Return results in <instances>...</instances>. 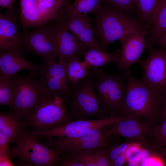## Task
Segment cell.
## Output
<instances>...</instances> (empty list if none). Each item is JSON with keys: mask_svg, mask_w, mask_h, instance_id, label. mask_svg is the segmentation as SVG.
Returning <instances> with one entry per match:
<instances>
[{"mask_svg": "<svg viewBox=\"0 0 166 166\" xmlns=\"http://www.w3.org/2000/svg\"><path fill=\"white\" fill-rule=\"evenodd\" d=\"M57 166H83L74 156L64 153L61 155L57 162Z\"/></svg>", "mask_w": 166, "mask_h": 166, "instance_id": "cell-33", "label": "cell"}, {"mask_svg": "<svg viewBox=\"0 0 166 166\" xmlns=\"http://www.w3.org/2000/svg\"><path fill=\"white\" fill-rule=\"evenodd\" d=\"M164 160L160 156H151L144 160L141 162V165L148 166H162L165 165Z\"/></svg>", "mask_w": 166, "mask_h": 166, "instance_id": "cell-35", "label": "cell"}, {"mask_svg": "<svg viewBox=\"0 0 166 166\" xmlns=\"http://www.w3.org/2000/svg\"><path fill=\"white\" fill-rule=\"evenodd\" d=\"M27 128L21 123L16 113H0V132L7 136L14 144H18L28 131Z\"/></svg>", "mask_w": 166, "mask_h": 166, "instance_id": "cell-19", "label": "cell"}, {"mask_svg": "<svg viewBox=\"0 0 166 166\" xmlns=\"http://www.w3.org/2000/svg\"><path fill=\"white\" fill-rule=\"evenodd\" d=\"M148 29L142 26L130 30L119 39L121 45L120 56L116 67L123 72L132 65L138 62L145 49L148 50L146 36Z\"/></svg>", "mask_w": 166, "mask_h": 166, "instance_id": "cell-13", "label": "cell"}, {"mask_svg": "<svg viewBox=\"0 0 166 166\" xmlns=\"http://www.w3.org/2000/svg\"><path fill=\"white\" fill-rule=\"evenodd\" d=\"M0 166H12V164L9 159V156H6L0 155Z\"/></svg>", "mask_w": 166, "mask_h": 166, "instance_id": "cell-41", "label": "cell"}, {"mask_svg": "<svg viewBox=\"0 0 166 166\" xmlns=\"http://www.w3.org/2000/svg\"><path fill=\"white\" fill-rule=\"evenodd\" d=\"M153 124L138 118H128L106 125L102 130L109 136H122L144 144L152 132Z\"/></svg>", "mask_w": 166, "mask_h": 166, "instance_id": "cell-15", "label": "cell"}, {"mask_svg": "<svg viewBox=\"0 0 166 166\" xmlns=\"http://www.w3.org/2000/svg\"><path fill=\"white\" fill-rule=\"evenodd\" d=\"M65 0H36L38 7L45 22L54 20L60 22V10Z\"/></svg>", "mask_w": 166, "mask_h": 166, "instance_id": "cell-24", "label": "cell"}, {"mask_svg": "<svg viewBox=\"0 0 166 166\" xmlns=\"http://www.w3.org/2000/svg\"><path fill=\"white\" fill-rule=\"evenodd\" d=\"M96 12L94 27L95 35L104 50L127 32L142 26L139 21L109 5L101 4Z\"/></svg>", "mask_w": 166, "mask_h": 166, "instance_id": "cell-3", "label": "cell"}, {"mask_svg": "<svg viewBox=\"0 0 166 166\" xmlns=\"http://www.w3.org/2000/svg\"><path fill=\"white\" fill-rule=\"evenodd\" d=\"M9 157H18L20 162L36 166H56L61 155L64 153L40 143L28 131L22 135L16 146L6 152Z\"/></svg>", "mask_w": 166, "mask_h": 166, "instance_id": "cell-6", "label": "cell"}, {"mask_svg": "<svg viewBox=\"0 0 166 166\" xmlns=\"http://www.w3.org/2000/svg\"><path fill=\"white\" fill-rule=\"evenodd\" d=\"M143 150L138 143H130L124 153L126 161L129 164H138L142 160Z\"/></svg>", "mask_w": 166, "mask_h": 166, "instance_id": "cell-30", "label": "cell"}, {"mask_svg": "<svg viewBox=\"0 0 166 166\" xmlns=\"http://www.w3.org/2000/svg\"><path fill=\"white\" fill-rule=\"evenodd\" d=\"M67 71L69 81L71 83L78 82L90 74L91 67L79 58L70 59L67 62Z\"/></svg>", "mask_w": 166, "mask_h": 166, "instance_id": "cell-25", "label": "cell"}, {"mask_svg": "<svg viewBox=\"0 0 166 166\" xmlns=\"http://www.w3.org/2000/svg\"><path fill=\"white\" fill-rule=\"evenodd\" d=\"M121 50L116 49L113 53L105 52L101 48H89L82 52L84 61L90 67L97 68L111 63L117 62Z\"/></svg>", "mask_w": 166, "mask_h": 166, "instance_id": "cell-21", "label": "cell"}, {"mask_svg": "<svg viewBox=\"0 0 166 166\" xmlns=\"http://www.w3.org/2000/svg\"><path fill=\"white\" fill-rule=\"evenodd\" d=\"M66 103L61 98L44 89L30 115L21 122L35 132L64 126L73 121L67 110Z\"/></svg>", "mask_w": 166, "mask_h": 166, "instance_id": "cell-2", "label": "cell"}, {"mask_svg": "<svg viewBox=\"0 0 166 166\" xmlns=\"http://www.w3.org/2000/svg\"><path fill=\"white\" fill-rule=\"evenodd\" d=\"M132 118L130 115L104 117L97 120H79L73 121L62 126L41 132L31 131L30 134L34 136H42L45 138L66 137L76 138L81 137L93 129H102L105 126L125 119Z\"/></svg>", "mask_w": 166, "mask_h": 166, "instance_id": "cell-10", "label": "cell"}, {"mask_svg": "<svg viewBox=\"0 0 166 166\" xmlns=\"http://www.w3.org/2000/svg\"><path fill=\"white\" fill-rule=\"evenodd\" d=\"M38 81L46 91L68 102L71 87L69 83L67 62L55 60L44 63Z\"/></svg>", "mask_w": 166, "mask_h": 166, "instance_id": "cell-11", "label": "cell"}, {"mask_svg": "<svg viewBox=\"0 0 166 166\" xmlns=\"http://www.w3.org/2000/svg\"><path fill=\"white\" fill-rule=\"evenodd\" d=\"M97 78L94 88L99 95L101 108L105 113L120 116L127 89L125 77L122 74L105 73L101 68L93 67Z\"/></svg>", "mask_w": 166, "mask_h": 166, "instance_id": "cell-4", "label": "cell"}, {"mask_svg": "<svg viewBox=\"0 0 166 166\" xmlns=\"http://www.w3.org/2000/svg\"><path fill=\"white\" fill-rule=\"evenodd\" d=\"M108 5L128 14L136 8L135 0H103Z\"/></svg>", "mask_w": 166, "mask_h": 166, "instance_id": "cell-31", "label": "cell"}, {"mask_svg": "<svg viewBox=\"0 0 166 166\" xmlns=\"http://www.w3.org/2000/svg\"><path fill=\"white\" fill-rule=\"evenodd\" d=\"M123 73L127 83L121 116L141 117L153 124L159 118L163 102V94L156 91L131 73L130 68Z\"/></svg>", "mask_w": 166, "mask_h": 166, "instance_id": "cell-1", "label": "cell"}, {"mask_svg": "<svg viewBox=\"0 0 166 166\" xmlns=\"http://www.w3.org/2000/svg\"><path fill=\"white\" fill-rule=\"evenodd\" d=\"M110 136L105 133L102 129H95L79 137L45 138L44 144L50 148L74 156L87 150L113 146L111 145Z\"/></svg>", "mask_w": 166, "mask_h": 166, "instance_id": "cell-8", "label": "cell"}, {"mask_svg": "<svg viewBox=\"0 0 166 166\" xmlns=\"http://www.w3.org/2000/svg\"><path fill=\"white\" fill-rule=\"evenodd\" d=\"M15 89L13 77L0 79V104L10 105L13 99Z\"/></svg>", "mask_w": 166, "mask_h": 166, "instance_id": "cell-27", "label": "cell"}, {"mask_svg": "<svg viewBox=\"0 0 166 166\" xmlns=\"http://www.w3.org/2000/svg\"><path fill=\"white\" fill-rule=\"evenodd\" d=\"M144 60L138 62L142 69L140 80L151 88L163 94L166 92V47H154Z\"/></svg>", "mask_w": 166, "mask_h": 166, "instance_id": "cell-9", "label": "cell"}, {"mask_svg": "<svg viewBox=\"0 0 166 166\" xmlns=\"http://www.w3.org/2000/svg\"><path fill=\"white\" fill-rule=\"evenodd\" d=\"M47 26L56 44L58 61L67 62L70 59L79 58L87 49L61 24Z\"/></svg>", "mask_w": 166, "mask_h": 166, "instance_id": "cell-14", "label": "cell"}, {"mask_svg": "<svg viewBox=\"0 0 166 166\" xmlns=\"http://www.w3.org/2000/svg\"><path fill=\"white\" fill-rule=\"evenodd\" d=\"M130 143H124L118 145L113 146L109 148L108 156L112 166L114 160L120 155L124 153Z\"/></svg>", "mask_w": 166, "mask_h": 166, "instance_id": "cell-32", "label": "cell"}, {"mask_svg": "<svg viewBox=\"0 0 166 166\" xmlns=\"http://www.w3.org/2000/svg\"><path fill=\"white\" fill-rule=\"evenodd\" d=\"M103 0H75L70 15L95 11Z\"/></svg>", "mask_w": 166, "mask_h": 166, "instance_id": "cell-28", "label": "cell"}, {"mask_svg": "<svg viewBox=\"0 0 166 166\" xmlns=\"http://www.w3.org/2000/svg\"><path fill=\"white\" fill-rule=\"evenodd\" d=\"M159 155L164 160L166 161V146L160 151Z\"/></svg>", "mask_w": 166, "mask_h": 166, "instance_id": "cell-42", "label": "cell"}, {"mask_svg": "<svg viewBox=\"0 0 166 166\" xmlns=\"http://www.w3.org/2000/svg\"><path fill=\"white\" fill-rule=\"evenodd\" d=\"M17 20L13 11L0 15V50L18 48Z\"/></svg>", "mask_w": 166, "mask_h": 166, "instance_id": "cell-18", "label": "cell"}, {"mask_svg": "<svg viewBox=\"0 0 166 166\" xmlns=\"http://www.w3.org/2000/svg\"><path fill=\"white\" fill-rule=\"evenodd\" d=\"M74 157L83 166H97L92 158L85 151Z\"/></svg>", "mask_w": 166, "mask_h": 166, "instance_id": "cell-34", "label": "cell"}, {"mask_svg": "<svg viewBox=\"0 0 166 166\" xmlns=\"http://www.w3.org/2000/svg\"><path fill=\"white\" fill-rule=\"evenodd\" d=\"M10 142V139L0 132V155L7 156L6 152L10 148L9 145Z\"/></svg>", "mask_w": 166, "mask_h": 166, "instance_id": "cell-36", "label": "cell"}, {"mask_svg": "<svg viewBox=\"0 0 166 166\" xmlns=\"http://www.w3.org/2000/svg\"><path fill=\"white\" fill-rule=\"evenodd\" d=\"M158 0H135L139 22L142 26L148 29L156 17Z\"/></svg>", "mask_w": 166, "mask_h": 166, "instance_id": "cell-23", "label": "cell"}, {"mask_svg": "<svg viewBox=\"0 0 166 166\" xmlns=\"http://www.w3.org/2000/svg\"><path fill=\"white\" fill-rule=\"evenodd\" d=\"M164 119L166 117V92L163 94V102L159 118Z\"/></svg>", "mask_w": 166, "mask_h": 166, "instance_id": "cell-39", "label": "cell"}, {"mask_svg": "<svg viewBox=\"0 0 166 166\" xmlns=\"http://www.w3.org/2000/svg\"><path fill=\"white\" fill-rule=\"evenodd\" d=\"M126 161L124 154H122L118 156L113 161L112 166H123Z\"/></svg>", "mask_w": 166, "mask_h": 166, "instance_id": "cell-38", "label": "cell"}, {"mask_svg": "<svg viewBox=\"0 0 166 166\" xmlns=\"http://www.w3.org/2000/svg\"><path fill=\"white\" fill-rule=\"evenodd\" d=\"M155 45L166 47V32L156 41Z\"/></svg>", "mask_w": 166, "mask_h": 166, "instance_id": "cell-40", "label": "cell"}, {"mask_svg": "<svg viewBox=\"0 0 166 166\" xmlns=\"http://www.w3.org/2000/svg\"><path fill=\"white\" fill-rule=\"evenodd\" d=\"M15 0H0V8L4 7L7 10H13V6Z\"/></svg>", "mask_w": 166, "mask_h": 166, "instance_id": "cell-37", "label": "cell"}, {"mask_svg": "<svg viewBox=\"0 0 166 166\" xmlns=\"http://www.w3.org/2000/svg\"><path fill=\"white\" fill-rule=\"evenodd\" d=\"M19 48L0 51V79H8L17 75L18 72L28 70L30 72L40 71L43 65H38L28 60Z\"/></svg>", "mask_w": 166, "mask_h": 166, "instance_id": "cell-16", "label": "cell"}, {"mask_svg": "<svg viewBox=\"0 0 166 166\" xmlns=\"http://www.w3.org/2000/svg\"><path fill=\"white\" fill-rule=\"evenodd\" d=\"M18 48L22 51L35 53L44 63L56 60L57 57L56 44L46 25L19 35Z\"/></svg>", "mask_w": 166, "mask_h": 166, "instance_id": "cell-12", "label": "cell"}, {"mask_svg": "<svg viewBox=\"0 0 166 166\" xmlns=\"http://www.w3.org/2000/svg\"><path fill=\"white\" fill-rule=\"evenodd\" d=\"M111 147H100L85 151L91 156L97 166H111L108 156V151Z\"/></svg>", "mask_w": 166, "mask_h": 166, "instance_id": "cell-29", "label": "cell"}, {"mask_svg": "<svg viewBox=\"0 0 166 166\" xmlns=\"http://www.w3.org/2000/svg\"><path fill=\"white\" fill-rule=\"evenodd\" d=\"M93 78L90 74L82 80L71 83V92L68 102L69 113L73 121L104 117L99 97L94 91Z\"/></svg>", "mask_w": 166, "mask_h": 166, "instance_id": "cell-5", "label": "cell"}, {"mask_svg": "<svg viewBox=\"0 0 166 166\" xmlns=\"http://www.w3.org/2000/svg\"><path fill=\"white\" fill-rule=\"evenodd\" d=\"M149 137L152 146L160 152L163 147L166 146V117L160 125H153L152 132Z\"/></svg>", "mask_w": 166, "mask_h": 166, "instance_id": "cell-26", "label": "cell"}, {"mask_svg": "<svg viewBox=\"0 0 166 166\" xmlns=\"http://www.w3.org/2000/svg\"><path fill=\"white\" fill-rule=\"evenodd\" d=\"M19 5L20 21L23 27L39 28L45 24L36 0H20Z\"/></svg>", "mask_w": 166, "mask_h": 166, "instance_id": "cell-20", "label": "cell"}, {"mask_svg": "<svg viewBox=\"0 0 166 166\" xmlns=\"http://www.w3.org/2000/svg\"><path fill=\"white\" fill-rule=\"evenodd\" d=\"M147 39L148 51L154 46L156 41L166 32V0H158L156 14Z\"/></svg>", "mask_w": 166, "mask_h": 166, "instance_id": "cell-22", "label": "cell"}, {"mask_svg": "<svg viewBox=\"0 0 166 166\" xmlns=\"http://www.w3.org/2000/svg\"><path fill=\"white\" fill-rule=\"evenodd\" d=\"M61 24L87 49L101 48L95 38L94 28L85 14L70 15L68 21Z\"/></svg>", "mask_w": 166, "mask_h": 166, "instance_id": "cell-17", "label": "cell"}, {"mask_svg": "<svg viewBox=\"0 0 166 166\" xmlns=\"http://www.w3.org/2000/svg\"><path fill=\"white\" fill-rule=\"evenodd\" d=\"M36 72H30L23 77H13L15 89L12 100L9 105L11 109L18 115L21 122L30 114L44 91V89L35 77Z\"/></svg>", "mask_w": 166, "mask_h": 166, "instance_id": "cell-7", "label": "cell"}]
</instances>
